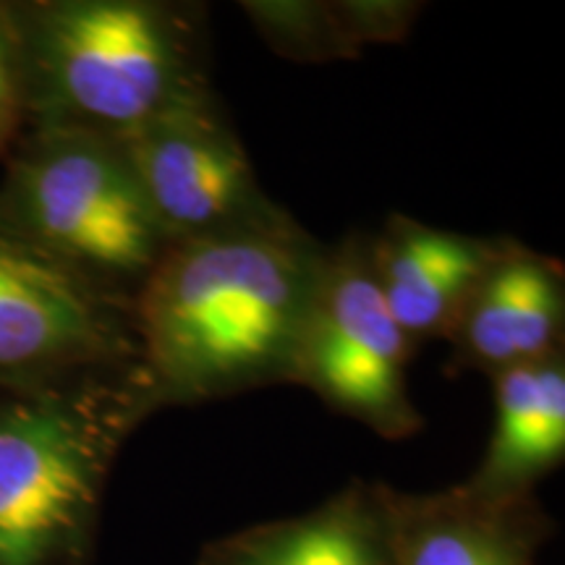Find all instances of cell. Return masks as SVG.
I'll list each match as a JSON object with an SVG mask.
<instances>
[{"mask_svg": "<svg viewBox=\"0 0 565 565\" xmlns=\"http://www.w3.org/2000/svg\"><path fill=\"white\" fill-rule=\"evenodd\" d=\"M492 380L494 424L466 487L487 498L534 494L565 461V351Z\"/></svg>", "mask_w": 565, "mask_h": 565, "instance_id": "7c38bea8", "label": "cell"}, {"mask_svg": "<svg viewBox=\"0 0 565 565\" xmlns=\"http://www.w3.org/2000/svg\"><path fill=\"white\" fill-rule=\"evenodd\" d=\"M414 351L374 278L370 236L349 233L328 249L294 385L385 440H406L424 427L408 393Z\"/></svg>", "mask_w": 565, "mask_h": 565, "instance_id": "5b68a950", "label": "cell"}, {"mask_svg": "<svg viewBox=\"0 0 565 565\" xmlns=\"http://www.w3.org/2000/svg\"><path fill=\"white\" fill-rule=\"evenodd\" d=\"M563 263L503 236L498 257L466 299L445 341L448 374L482 372L494 377L563 351Z\"/></svg>", "mask_w": 565, "mask_h": 565, "instance_id": "ba28073f", "label": "cell"}, {"mask_svg": "<svg viewBox=\"0 0 565 565\" xmlns=\"http://www.w3.org/2000/svg\"><path fill=\"white\" fill-rule=\"evenodd\" d=\"M24 131L26 100L17 30H13L9 3L0 0V160L9 158Z\"/></svg>", "mask_w": 565, "mask_h": 565, "instance_id": "9a60e30c", "label": "cell"}, {"mask_svg": "<svg viewBox=\"0 0 565 565\" xmlns=\"http://www.w3.org/2000/svg\"><path fill=\"white\" fill-rule=\"evenodd\" d=\"M343 32L359 53L366 45H385L408 38L424 3L408 0H333Z\"/></svg>", "mask_w": 565, "mask_h": 565, "instance_id": "5bb4252c", "label": "cell"}, {"mask_svg": "<svg viewBox=\"0 0 565 565\" xmlns=\"http://www.w3.org/2000/svg\"><path fill=\"white\" fill-rule=\"evenodd\" d=\"M26 129L124 141L162 113L217 95L207 6L192 0H6Z\"/></svg>", "mask_w": 565, "mask_h": 565, "instance_id": "7a4b0ae2", "label": "cell"}, {"mask_svg": "<svg viewBox=\"0 0 565 565\" xmlns=\"http://www.w3.org/2000/svg\"><path fill=\"white\" fill-rule=\"evenodd\" d=\"M139 364L131 299L0 217V391Z\"/></svg>", "mask_w": 565, "mask_h": 565, "instance_id": "8992f818", "label": "cell"}, {"mask_svg": "<svg viewBox=\"0 0 565 565\" xmlns=\"http://www.w3.org/2000/svg\"><path fill=\"white\" fill-rule=\"evenodd\" d=\"M242 9L282 58L330 63L362 55L343 32L333 0H246Z\"/></svg>", "mask_w": 565, "mask_h": 565, "instance_id": "4fadbf2b", "label": "cell"}, {"mask_svg": "<svg viewBox=\"0 0 565 565\" xmlns=\"http://www.w3.org/2000/svg\"><path fill=\"white\" fill-rule=\"evenodd\" d=\"M328 249L286 207L168 246L131 296L160 412L294 385Z\"/></svg>", "mask_w": 565, "mask_h": 565, "instance_id": "6da1fadb", "label": "cell"}, {"mask_svg": "<svg viewBox=\"0 0 565 565\" xmlns=\"http://www.w3.org/2000/svg\"><path fill=\"white\" fill-rule=\"evenodd\" d=\"M121 147L171 244L267 221L282 210L259 186L221 95L162 113Z\"/></svg>", "mask_w": 565, "mask_h": 565, "instance_id": "52a82bcc", "label": "cell"}, {"mask_svg": "<svg viewBox=\"0 0 565 565\" xmlns=\"http://www.w3.org/2000/svg\"><path fill=\"white\" fill-rule=\"evenodd\" d=\"M158 412L141 364L0 391V565H95L113 469Z\"/></svg>", "mask_w": 565, "mask_h": 565, "instance_id": "3957f363", "label": "cell"}, {"mask_svg": "<svg viewBox=\"0 0 565 565\" xmlns=\"http://www.w3.org/2000/svg\"><path fill=\"white\" fill-rule=\"evenodd\" d=\"M194 565H395L383 482L353 479L315 511L217 536Z\"/></svg>", "mask_w": 565, "mask_h": 565, "instance_id": "8fae6325", "label": "cell"}, {"mask_svg": "<svg viewBox=\"0 0 565 565\" xmlns=\"http://www.w3.org/2000/svg\"><path fill=\"white\" fill-rule=\"evenodd\" d=\"M3 162L0 217L113 291L131 299L171 246L121 141L26 129Z\"/></svg>", "mask_w": 565, "mask_h": 565, "instance_id": "277c9868", "label": "cell"}, {"mask_svg": "<svg viewBox=\"0 0 565 565\" xmlns=\"http://www.w3.org/2000/svg\"><path fill=\"white\" fill-rule=\"evenodd\" d=\"M500 244L503 236H466L401 212L385 217L370 236L374 278L395 322L416 345L448 338Z\"/></svg>", "mask_w": 565, "mask_h": 565, "instance_id": "30bf717a", "label": "cell"}, {"mask_svg": "<svg viewBox=\"0 0 565 565\" xmlns=\"http://www.w3.org/2000/svg\"><path fill=\"white\" fill-rule=\"evenodd\" d=\"M395 565H540L555 521L536 494L487 498L463 482L440 492L383 484Z\"/></svg>", "mask_w": 565, "mask_h": 565, "instance_id": "9c48e42d", "label": "cell"}]
</instances>
